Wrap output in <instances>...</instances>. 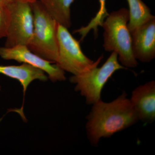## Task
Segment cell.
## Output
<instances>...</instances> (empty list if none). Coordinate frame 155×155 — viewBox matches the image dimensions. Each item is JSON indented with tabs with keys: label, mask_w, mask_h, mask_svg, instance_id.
<instances>
[{
	"label": "cell",
	"mask_w": 155,
	"mask_h": 155,
	"mask_svg": "<svg viewBox=\"0 0 155 155\" xmlns=\"http://www.w3.org/2000/svg\"><path fill=\"white\" fill-rule=\"evenodd\" d=\"M128 21L129 11L125 8L109 14L101 26L104 29L103 47L107 51L117 53L118 60L123 67L135 68L138 62L132 51Z\"/></svg>",
	"instance_id": "obj_2"
},
{
	"label": "cell",
	"mask_w": 155,
	"mask_h": 155,
	"mask_svg": "<svg viewBox=\"0 0 155 155\" xmlns=\"http://www.w3.org/2000/svg\"><path fill=\"white\" fill-rule=\"evenodd\" d=\"M130 103L139 120L151 123L155 120V81L140 85L132 92Z\"/></svg>",
	"instance_id": "obj_9"
},
{
	"label": "cell",
	"mask_w": 155,
	"mask_h": 155,
	"mask_svg": "<svg viewBox=\"0 0 155 155\" xmlns=\"http://www.w3.org/2000/svg\"><path fill=\"white\" fill-rule=\"evenodd\" d=\"M74 0H41L40 2L50 15L60 25L71 26V6Z\"/></svg>",
	"instance_id": "obj_11"
},
{
	"label": "cell",
	"mask_w": 155,
	"mask_h": 155,
	"mask_svg": "<svg viewBox=\"0 0 155 155\" xmlns=\"http://www.w3.org/2000/svg\"><path fill=\"white\" fill-rule=\"evenodd\" d=\"M58 58L55 64L64 71L78 75L98 66L103 55L93 61L84 54L80 43L69 32L68 28L58 23Z\"/></svg>",
	"instance_id": "obj_5"
},
{
	"label": "cell",
	"mask_w": 155,
	"mask_h": 155,
	"mask_svg": "<svg viewBox=\"0 0 155 155\" xmlns=\"http://www.w3.org/2000/svg\"><path fill=\"white\" fill-rule=\"evenodd\" d=\"M16 1V0H0V4L8 6Z\"/></svg>",
	"instance_id": "obj_15"
},
{
	"label": "cell",
	"mask_w": 155,
	"mask_h": 155,
	"mask_svg": "<svg viewBox=\"0 0 155 155\" xmlns=\"http://www.w3.org/2000/svg\"><path fill=\"white\" fill-rule=\"evenodd\" d=\"M11 20L5 47L27 46L34 31V16L31 4L15 1L8 5Z\"/></svg>",
	"instance_id": "obj_6"
},
{
	"label": "cell",
	"mask_w": 155,
	"mask_h": 155,
	"mask_svg": "<svg viewBox=\"0 0 155 155\" xmlns=\"http://www.w3.org/2000/svg\"><path fill=\"white\" fill-rule=\"evenodd\" d=\"M129 6L127 27L130 34L153 17L150 8L142 0H127Z\"/></svg>",
	"instance_id": "obj_12"
},
{
	"label": "cell",
	"mask_w": 155,
	"mask_h": 155,
	"mask_svg": "<svg viewBox=\"0 0 155 155\" xmlns=\"http://www.w3.org/2000/svg\"><path fill=\"white\" fill-rule=\"evenodd\" d=\"M122 69L126 68L119 63L117 53L112 52L102 67L96 66L82 74L72 75L69 81L75 84V91L85 98L87 104L93 105L101 99L103 89L111 76Z\"/></svg>",
	"instance_id": "obj_4"
},
{
	"label": "cell",
	"mask_w": 155,
	"mask_h": 155,
	"mask_svg": "<svg viewBox=\"0 0 155 155\" xmlns=\"http://www.w3.org/2000/svg\"><path fill=\"white\" fill-rule=\"evenodd\" d=\"M11 20V13L8 6L0 4V39L6 38Z\"/></svg>",
	"instance_id": "obj_14"
},
{
	"label": "cell",
	"mask_w": 155,
	"mask_h": 155,
	"mask_svg": "<svg viewBox=\"0 0 155 155\" xmlns=\"http://www.w3.org/2000/svg\"><path fill=\"white\" fill-rule=\"evenodd\" d=\"M34 16V31L27 47L32 52L53 63L58 58V23L40 1L31 4Z\"/></svg>",
	"instance_id": "obj_3"
},
{
	"label": "cell",
	"mask_w": 155,
	"mask_h": 155,
	"mask_svg": "<svg viewBox=\"0 0 155 155\" xmlns=\"http://www.w3.org/2000/svg\"><path fill=\"white\" fill-rule=\"evenodd\" d=\"M0 57L5 60H14L22 64H27L41 69L48 75L53 82L66 80L65 71L56 64L31 52L27 46L19 45L11 48L0 47Z\"/></svg>",
	"instance_id": "obj_7"
},
{
	"label": "cell",
	"mask_w": 155,
	"mask_h": 155,
	"mask_svg": "<svg viewBox=\"0 0 155 155\" xmlns=\"http://www.w3.org/2000/svg\"><path fill=\"white\" fill-rule=\"evenodd\" d=\"M132 48L137 60L149 63L155 58V17L131 34Z\"/></svg>",
	"instance_id": "obj_8"
},
{
	"label": "cell",
	"mask_w": 155,
	"mask_h": 155,
	"mask_svg": "<svg viewBox=\"0 0 155 155\" xmlns=\"http://www.w3.org/2000/svg\"><path fill=\"white\" fill-rule=\"evenodd\" d=\"M41 69L27 64H22L19 66L0 65V74L19 81L23 88L24 95L28 87L34 81H46L48 80V76Z\"/></svg>",
	"instance_id": "obj_10"
},
{
	"label": "cell",
	"mask_w": 155,
	"mask_h": 155,
	"mask_svg": "<svg viewBox=\"0 0 155 155\" xmlns=\"http://www.w3.org/2000/svg\"><path fill=\"white\" fill-rule=\"evenodd\" d=\"M16 1L21 2L27 3L31 4L38 1H41V0H16Z\"/></svg>",
	"instance_id": "obj_16"
},
{
	"label": "cell",
	"mask_w": 155,
	"mask_h": 155,
	"mask_svg": "<svg viewBox=\"0 0 155 155\" xmlns=\"http://www.w3.org/2000/svg\"><path fill=\"white\" fill-rule=\"evenodd\" d=\"M87 117V138L94 147L102 138L110 137L139 121L125 92L110 102L101 99L92 105Z\"/></svg>",
	"instance_id": "obj_1"
},
{
	"label": "cell",
	"mask_w": 155,
	"mask_h": 155,
	"mask_svg": "<svg viewBox=\"0 0 155 155\" xmlns=\"http://www.w3.org/2000/svg\"><path fill=\"white\" fill-rule=\"evenodd\" d=\"M100 8L94 17L91 19L89 23L85 26L76 29L74 33H79L81 35V41H82L91 30L94 31V35L97 37L98 35V27L101 26L106 17L109 15V13L106 8V0H99Z\"/></svg>",
	"instance_id": "obj_13"
},
{
	"label": "cell",
	"mask_w": 155,
	"mask_h": 155,
	"mask_svg": "<svg viewBox=\"0 0 155 155\" xmlns=\"http://www.w3.org/2000/svg\"><path fill=\"white\" fill-rule=\"evenodd\" d=\"M0 90H1V86H0Z\"/></svg>",
	"instance_id": "obj_17"
}]
</instances>
